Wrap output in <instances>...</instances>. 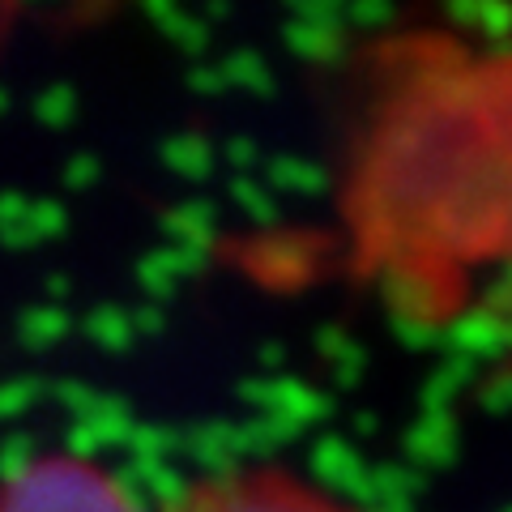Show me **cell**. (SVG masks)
<instances>
[{"label": "cell", "instance_id": "1", "mask_svg": "<svg viewBox=\"0 0 512 512\" xmlns=\"http://www.w3.org/2000/svg\"><path fill=\"white\" fill-rule=\"evenodd\" d=\"M0 512H146L124 478L86 457L47 453L0 487Z\"/></svg>", "mask_w": 512, "mask_h": 512}, {"label": "cell", "instance_id": "2", "mask_svg": "<svg viewBox=\"0 0 512 512\" xmlns=\"http://www.w3.org/2000/svg\"><path fill=\"white\" fill-rule=\"evenodd\" d=\"M175 512H359L333 491L286 470H231L197 483Z\"/></svg>", "mask_w": 512, "mask_h": 512}]
</instances>
